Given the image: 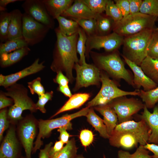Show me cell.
<instances>
[{
  "instance_id": "1",
  "label": "cell",
  "mask_w": 158,
  "mask_h": 158,
  "mask_svg": "<svg viewBox=\"0 0 158 158\" xmlns=\"http://www.w3.org/2000/svg\"><path fill=\"white\" fill-rule=\"evenodd\" d=\"M55 31L57 40L50 68L56 73L59 71L64 72L66 77L71 82L73 78V68L75 64L79 62L76 48L78 32L67 36L61 33L58 28Z\"/></svg>"
},
{
  "instance_id": "2",
  "label": "cell",
  "mask_w": 158,
  "mask_h": 158,
  "mask_svg": "<svg viewBox=\"0 0 158 158\" xmlns=\"http://www.w3.org/2000/svg\"><path fill=\"white\" fill-rule=\"evenodd\" d=\"M154 28L125 37L123 44V56L140 66L147 56L148 46Z\"/></svg>"
},
{
  "instance_id": "3",
  "label": "cell",
  "mask_w": 158,
  "mask_h": 158,
  "mask_svg": "<svg viewBox=\"0 0 158 158\" xmlns=\"http://www.w3.org/2000/svg\"><path fill=\"white\" fill-rule=\"evenodd\" d=\"M6 89L4 94L11 97L14 102L8 111V118L13 121H20L23 119V111L28 110L34 112L37 110L35 104L28 96V90L23 85L16 83Z\"/></svg>"
},
{
  "instance_id": "4",
  "label": "cell",
  "mask_w": 158,
  "mask_h": 158,
  "mask_svg": "<svg viewBox=\"0 0 158 158\" xmlns=\"http://www.w3.org/2000/svg\"><path fill=\"white\" fill-rule=\"evenodd\" d=\"M157 18L140 12L129 14L114 23L113 30L123 37L133 35L146 29L154 28Z\"/></svg>"
},
{
  "instance_id": "5",
  "label": "cell",
  "mask_w": 158,
  "mask_h": 158,
  "mask_svg": "<svg viewBox=\"0 0 158 158\" xmlns=\"http://www.w3.org/2000/svg\"><path fill=\"white\" fill-rule=\"evenodd\" d=\"M90 107H87L75 113L66 114L60 117L55 119L44 120L40 119L38 122L39 132L34 144L32 152L34 153L40 149L43 144L42 139L48 137L51 131L56 128L63 127H67L70 130L72 129L70 121L73 119L80 116H85L87 114Z\"/></svg>"
},
{
  "instance_id": "6",
  "label": "cell",
  "mask_w": 158,
  "mask_h": 158,
  "mask_svg": "<svg viewBox=\"0 0 158 158\" xmlns=\"http://www.w3.org/2000/svg\"><path fill=\"white\" fill-rule=\"evenodd\" d=\"M102 86L97 95L87 104V107H92L108 104L115 99L128 95H139V90L126 91L119 88L114 82L104 74H100Z\"/></svg>"
},
{
  "instance_id": "7",
  "label": "cell",
  "mask_w": 158,
  "mask_h": 158,
  "mask_svg": "<svg viewBox=\"0 0 158 158\" xmlns=\"http://www.w3.org/2000/svg\"><path fill=\"white\" fill-rule=\"evenodd\" d=\"M94 60L98 65L114 78L124 80L134 86L133 79L125 68L123 61L116 53L107 55L94 54Z\"/></svg>"
},
{
  "instance_id": "8",
  "label": "cell",
  "mask_w": 158,
  "mask_h": 158,
  "mask_svg": "<svg viewBox=\"0 0 158 158\" xmlns=\"http://www.w3.org/2000/svg\"><path fill=\"white\" fill-rule=\"evenodd\" d=\"M124 96L115 99L108 104L116 113L118 124L131 120L132 116L145 106L140 100Z\"/></svg>"
},
{
  "instance_id": "9",
  "label": "cell",
  "mask_w": 158,
  "mask_h": 158,
  "mask_svg": "<svg viewBox=\"0 0 158 158\" xmlns=\"http://www.w3.org/2000/svg\"><path fill=\"white\" fill-rule=\"evenodd\" d=\"M124 37L113 32L109 34L87 36L85 56H88L92 49L103 48L107 51H114L123 44Z\"/></svg>"
},
{
  "instance_id": "10",
  "label": "cell",
  "mask_w": 158,
  "mask_h": 158,
  "mask_svg": "<svg viewBox=\"0 0 158 158\" xmlns=\"http://www.w3.org/2000/svg\"><path fill=\"white\" fill-rule=\"evenodd\" d=\"M49 29L26 13L23 14V37L28 45L32 46L42 41Z\"/></svg>"
},
{
  "instance_id": "11",
  "label": "cell",
  "mask_w": 158,
  "mask_h": 158,
  "mask_svg": "<svg viewBox=\"0 0 158 158\" xmlns=\"http://www.w3.org/2000/svg\"><path fill=\"white\" fill-rule=\"evenodd\" d=\"M74 67L76 73L75 89L97 85L101 81L100 71L95 65L87 63L81 65L78 63Z\"/></svg>"
},
{
  "instance_id": "12",
  "label": "cell",
  "mask_w": 158,
  "mask_h": 158,
  "mask_svg": "<svg viewBox=\"0 0 158 158\" xmlns=\"http://www.w3.org/2000/svg\"><path fill=\"white\" fill-rule=\"evenodd\" d=\"M37 131L36 122L31 117L24 119L19 126L18 135L24 149L27 158H31L33 141Z\"/></svg>"
},
{
  "instance_id": "13",
  "label": "cell",
  "mask_w": 158,
  "mask_h": 158,
  "mask_svg": "<svg viewBox=\"0 0 158 158\" xmlns=\"http://www.w3.org/2000/svg\"><path fill=\"white\" fill-rule=\"evenodd\" d=\"M22 6L25 13L35 20L50 29L54 28V21L48 14L42 0H26L23 3Z\"/></svg>"
},
{
  "instance_id": "14",
  "label": "cell",
  "mask_w": 158,
  "mask_h": 158,
  "mask_svg": "<svg viewBox=\"0 0 158 158\" xmlns=\"http://www.w3.org/2000/svg\"><path fill=\"white\" fill-rule=\"evenodd\" d=\"M114 130L128 132L135 136L140 141V145L144 146L148 143L150 130L145 122L141 119L138 122L130 120L118 124Z\"/></svg>"
},
{
  "instance_id": "15",
  "label": "cell",
  "mask_w": 158,
  "mask_h": 158,
  "mask_svg": "<svg viewBox=\"0 0 158 158\" xmlns=\"http://www.w3.org/2000/svg\"><path fill=\"white\" fill-rule=\"evenodd\" d=\"M39 58L36 59L31 65L14 73L7 75L1 74L0 85L6 88L19 80L42 71L45 67L44 62L39 63Z\"/></svg>"
},
{
  "instance_id": "16",
  "label": "cell",
  "mask_w": 158,
  "mask_h": 158,
  "mask_svg": "<svg viewBox=\"0 0 158 158\" xmlns=\"http://www.w3.org/2000/svg\"><path fill=\"white\" fill-rule=\"evenodd\" d=\"M18 152V142L15 129L11 127L8 129L1 145L0 158H17Z\"/></svg>"
},
{
  "instance_id": "17",
  "label": "cell",
  "mask_w": 158,
  "mask_h": 158,
  "mask_svg": "<svg viewBox=\"0 0 158 158\" xmlns=\"http://www.w3.org/2000/svg\"><path fill=\"white\" fill-rule=\"evenodd\" d=\"M110 144L114 147L130 149L140 145V140L128 132L114 130L109 138Z\"/></svg>"
},
{
  "instance_id": "18",
  "label": "cell",
  "mask_w": 158,
  "mask_h": 158,
  "mask_svg": "<svg viewBox=\"0 0 158 158\" xmlns=\"http://www.w3.org/2000/svg\"><path fill=\"white\" fill-rule=\"evenodd\" d=\"M128 66L133 71L134 77L133 83L138 88L142 87L144 90L147 91L156 88L158 85L149 78L145 73L141 67L123 55Z\"/></svg>"
},
{
  "instance_id": "19",
  "label": "cell",
  "mask_w": 158,
  "mask_h": 158,
  "mask_svg": "<svg viewBox=\"0 0 158 158\" xmlns=\"http://www.w3.org/2000/svg\"><path fill=\"white\" fill-rule=\"evenodd\" d=\"M97 15L92 12L82 0H75L61 16L70 18L96 19Z\"/></svg>"
},
{
  "instance_id": "20",
  "label": "cell",
  "mask_w": 158,
  "mask_h": 158,
  "mask_svg": "<svg viewBox=\"0 0 158 158\" xmlns=\"http://www.w3.org/2000/svg\"><path fill=\"white\" fill-rule=\"evenodd\" d=\"M140 117L145 122L151 130L148 143L158 145V105L154 107L151 113L145 105Z\"/></svg>"
},
{
  "instance_id": "21",
  "label": "cell",
  "mask_w": 158,
  "mask_h": 158,
  "mask_svg": "<svg viewBox=\"0 0 158 158\" xmlns=\"http://www.w3.org/2000/svg\"><path fill=\"white\" fill-rule=\"evenodd\" d=\"M94 107L96 111L103 116L104 123L110 136L118 124L116 113L109 104L97 106Z\"/></svg>"
},
{
  "instance_id": "22",
  "label": "cell",
  "mask_w": 158,
  "mask_h": 158,
  "mask_svg": "<svg viewBox=\"0 0 158 158\" xmlns=\"http://www.w3.org/2000/svg\"><path fill=\"white\" fill-rule=\"evenodd\" d=\"M42 1L49 15L52 18L56 19L61 16L74 1L72 0H43Z\"/></svg>"
},
{
  "instance_id": "23",
  "label": "cell",
  "mask_w": 158,
  "mask_h": 158,
  "mask_svg": "<svg viewBox=\"0 0 158 158\" xmlns=\"http://www.w3.org/2000/svg\"><path fill=\"white\" fill-rule=\"evenodd\" d=\"M11 16L8 33V40L23 37L22 17L23 14L18 9L11 12Z\"/></svg>"
},
{
  "instance_id": "24",
  "label": "cell",
  "mask_w": 158,
  "mask_h": 158,
  "mask_svg": "<svg viewBox=\"0 0 158 158\" xmlns=\"http://www.w3.org/2000/svg\"><path fill=\"white\" fill-rule=\"evenodd\" d=\"M90 97V94L87 93H79L72 95L51 118L64 112L79 108L89 99Z\"/></svg>"
},
{
  "instance_id": "25",
  "label": "cell",
  "mask_w": 158,
  "mask_h": 158,
  "mask_svg": "<svg viewBox=\"0 0 158 158\" xmlns=\"http://www.w3.org/2000/svg\"><path fill=\"white\" fill-rule=\"evenodd\" d=\"M30 49L28 47L20 49L13 52L0 54V65L2 67L10 66L17 62L27 55Z\"/></svg>"
},
{
  "instance_id": "26",
  "label": "cell",
  "mask_w": 158,
  "mask_h": 158,
  "mask_svg": "<svg viewBox=\"0 0 158 158\" xmlns=\"http://www.w3.org/2000/svg\"><path fill=\"white\" fill-rule=\"evenodd\" d=\"M140 66L145 74L158 85V59H154L147 56Z\"/></svg>"
},
{
  "instance_id": "27",
  "label": "cell",
  "mask_w": 158,
  "mask_h": 158,
  "mask_svg": "<svg viewBox=\"0 0 158 158\" xmlns=\"http://www.w3.org/2000/svg\"><path fill=\"white\" fill-rule=\"evenodd\" d=\"M86 116L88 122L99 133L101 136L105 139L109 138L110 136L103 120L95 113L92 107L90 108Z\"/></svg>"
},
{
  "instance_id": "28",
  "label": "cell",
  "mask_w": 158,
  "mask_h": 158,
  "mask_svg": "<svg viewBox=\"0 0 158 158\" xmlns=\"http://www.w3.org/2000/svg\"><path fill=\"white\" fill-rule=\"evenodd\" d=\"M56 19L59 24L58 28L64 35L70 36L78 32L80 27L75 20L62 16H59Z\"/></svg>"
},
{
  "instance_id": "29",
  "label": "cell",
  "mask_w": 158,
  "mask_h": 158,
  "mask_svg": "<svg viewBox=\"0 0 158 158\" xmlns=\"http://www.w3.org/2000/svg\"><path fill=\"white\" fill-rule=\"evenodd\" d=\"M97 23L96 35H106L112 29L114 22L110 17L102 13L98 14L96 18Z\"/></svg>"
},
{
  "instance_id": "30",
  "label": "cell",
  "mask_w": 158,
  "mask_h": 158,
  "mask_svg": "<svg viewBox=\"0 0 158 158\" xmlns=\"http://www.w3.org/2000/svg\"><path fill=\"white\" fill-rule=\"evenodd\" d=\"M28 44L23 37L8 40L0 45V55L28 47Z\"/></svg>"
},
{
  "instance_id": "31",
  "label": "cell",
  "mask_w": 158,
  "mask_h": 158,
  "mask_svg": "<svg viewBox=\"0 0 158 158\" xmlns=\"http://www.w3.org/2000/svg\"><path fill=\"white\" fill-rule=\"evenodd\" d=\"M77 148L74 138L69 140L60 151L50 158H75L76 156Z\"/></svg>"
},
{
  "instance_id": "32",
  "label": "cell",
  "mask_w": 158,
  "mask_h": 158,
  "mask_svg": "<svg viewBox=\"0 0 158 158\" xmlns=\"http://www.w3.org/2000/svg\"><path fill=\"white\" fill-rule=\"evenodd\" d=\"M139 96L147 108H152L158 102V86L156 88L147 91L140 90Z\"/></svg>"
},
{
  "instance_id": "33",
  "label": "cell",
  "mask_w": 158,
  "mask_h": 158,
  "mask_svg": "<svg viewBox=\"0 0 158 158\" xmlns=\"http://www.w3.org/2000/svg\"><path fill=\"white\" fill-rule=\"evenodd\" d=\"M78 32V37L76 45L77 51L80 56L79 63L82 65L86 63L85 59V53L87 35L84 31L80 27Z\"/></svg>"
},
{
  "instance_id": "34",
  "label": "cell",
  "mask_w": 158,
  "mask_h": 158,
  "mask_svg": "<svg viewBox=\"0 0 158 158\" xmlns=\"http://www.w3.org/2000/svg\"><path fill=\"white\" fill-rule=\"evenodd\" d=\"M75 20L85 32L87 36L96 35L97 23L96 19L70 18Z\"/></svg>"
},
{
  "instance_id": "35",
  "label": "cell",
  "mask_w": 158,
  "mask_h": 158,
  "mask_svg": "<svg viewBox=\"0 0 158 158\" xmlns=\"http://www.w3.org/2000/svg\"><path fill=\"white\" fill-rule=\"evenodd\" d=\"M118 158H152L149 154V151L144 146L140 145L136 151L133 154L123 150H120L118 153Z\"/></svg>"
},
{
  "instance_id": "36",
  "label": "cell",
  "mask_w": 158,
  "mask_h": 158,
  "mask_svg": "<svg viewBox=\"0 0 158 158\" xmlns=\"http://www.w3.org/2000/svg\"><path fill=\"white\" fill-rule=\"evenodd\" d=\"M11 12H1L0 16V37L1 41L8 40V30L11 20Z\"/></svg>"
},
{
  "instance_id": "37",
  "label": "cell",
  "mask_w": 158,
  "mask_h": 158,
  "mask_svg": "<svg viewBox=\"0 0 158 158\" xmlns=\"http://www.w3.org/2000/svg\"><path fill=\"white\" fill-rule=\"evenodd\" d=\"M140 12L145 14L158 18V0L143 1Z\"/></svg>"
},
{
  "instance_id": "38",
  "label": "cell",
  "mask_w": 158,
  "mask_h": 158,
  "mask_svg": "<svg viewBox=\"0 0 158 158\" xmlns=\"http://www.w3.org/2000/svg\"><path fill=\"white\" fill-rule=\"evenodd\" d=\"M105 11V14L111 18L114 23L119 22L123 18L120 10L112 0H107Z\"/></svg>"
},
{
  "instance_id": "39",
  "label": "cell",
  "mask_w": 158,
  "mask_h": 158,
  "mask_svg": "<svg viewBox=\"0 0 158 158\" xmlns=\"http://www.w3.org/2000/svg\"><path fill=\"white\" fill-rule=\"evenodd\" d=\"M154 59H158V28L153 30L147 51V56Z\"/></svg>"
},
{
  "instance_id": "40",
  "label": "cell",
  "mask_w": 158,
  "mask_h": 158,
  "mask_svg": "<svg viewBox=\"0 0 158 158\" xmlns=\"http://www.w3.org/2000/svg\"><path fill=\"white\" fill-rule=\"evenodd\" d=\"M108 0H82L93 13L98 14L105 11Z\"/></svg>"
},
{
  "instance_id": "41",
  "label": "cell",
  "mask_w": 158,
  "mask_h": 158,
  "mask_svg": "<svg viewBox=\"0 0 158 158\" xmlns=\"http://www.w3.org/2000/svg\"><path fill=\"white\" fill-rule=\"evenodd\" d=\"M28 87L31 93L32 94H37L38 96L45 93L44 87L41 83V78L38 77L32 81L28 83Z\"/></svg>"
},
{
  "instance_id": "42",
  "label": "cell",
  "mask_w": 158,
  "mask_h": 158,
  "mask_svg": "<svg viewBox=\"0 0 158 158\" xmlns=\"http://www.w3.org/2000/svg\"><path fill=\"white\" fill-rule=\"evenodd\" d=\"M53 95V91H51L38 96V101L35 104L36 109L39 110L43 113H45L46 111L44 106L49 100L51 99Z\"/></svg>"
},
{
  "instance_id": "43",
  "label": "cell",
  "mask_w": 158,
  "mask_h": 158,
  "mask_svg": "<svg viewBox=\"0 0 158 158\" xmlns=\"http://www.w3.org/2000/svg\"><path fill=\"white\" fill-rule=\"evenodd\" d=\"M8 111L6 108L1 109L0 112V140H2L4 132L9 127V122L7 119Z\"/></svg>"
},
{
  "instance_id": "44",
  "label": "cell",
  "mask_w": 158,
  "mask_h": 158,
  "mask_svg": "<svg viewBox=\"0 0 158 158\" xmlns=\"http://www.w3.org/2000/svg\"><path fill=\"white\" fill-rule=\"evenodd\" d=\"M80 138L83 145L86 147L89 146L93 142L94 135L91 130L84 129L82 130L80 133Z\"/></svg>"
},
{
  "instance_id": "45",
  "label": "cell",
  "mask_w": 158,
  "mask_h": 158,
  "mask_svg": "<svg viewBox=\"0 0 158 158\" xmlns=\"http://www.w3.org/2000/svg\"><path fill=\"white\" fill-rule=\"evenodd\" d=\"M114 1L121 11L123 17L129 14L130 6L128 0H115Z\"/></svg>"
},
{
  "instance_id": "46",
  "label": "cell",
  "mask_w": 158,
  "mask_h": 158,
  "mask_svg": "<svg viewBox=\"0 0 158 158\" xmlns=\"http://www.w3.org/2000/svg\"><path fill=\"white\" fill-rule=\"evenodd\" d=\"M129 3L130 14H134L140 12L142 1V0H128Z\"/></svg>"
},
{
  "instance_id": "47",
  "label": "cell",
  "mask_w": 158,
  "mask_h": 158,
  "mask_svg": "<svg viewBox=\"0 0 158 158\" xmlns=\"http://www.w3.org/2000/svg\"><path fill=\"white\" fill-rule=\"evenodd\" d=\"M57 75L54 79V82L58 84L59 86H66L68 85L69 80L68 78L62 73L61 71L57 73Z\"/></svg>"
},
{
  "instance_id": "48",
  "label": "cell",
  "mask_w": 158,
  "mask_h": 158,
  "mask_svg": "<svg viewBox=\"0 0 158 158\" xmlns=\"http://www.w3.org/2000/svg\"><path fill=\"white\" fill-rule=\"evenodd\" d=\"M13 100L11 98H8L5 95L4 92H2L0 94V109H2L6 107L11 106L13 104Z\"/></svg>"
},
{
  "instance_id": "49",
  "label": "cell",
  "mask_w": 158,
  "mask_h": 158,
  "mask_svg": "<svg viewBox=\"0 0 158 158\" xmlns=\"http://www.w3.org/2000/svg\"><path fill=\"white\" fill-rule=\"evenodd\" d=\"M69 130L68 128L66 126L60 127L58 129L60 133L59 139L64 143L66 144L69 141L70 135L66 131Z\"/></svg>"
},
{
  "instance_id": "50",
  "label": "cell",
  "mask_w": 158,
  "mask_h": 158,
  "mask_svg": "<svg viewBox=\"0 0 158 158\" xmlns=\"http://www.w3.org/2000/svg\"><path fill=\"white\" fill-rule=\"evenodd\" d=\"M52 145V143L50 142L46 145L43 149L40 150L39 158H50L49 153Z\"/></svg>"
},
{
  "instance_id": "51",
  "label": "cell",
  "mask_w": 158,
  "mask_h": 158,
  "mask_svg": "<svg viewBox=\"0 0 158 158\" xmlns=\"http://www.w3.org/2000/svg\"><path fill=\"white\" fill-rule=\"evenodd\" d=\"M64 143L61 140L56 141L54 146L51 147L49 151L50 158L54 154L61 151L63 147Z\"/></svg>"
},
{
  "instance_id": "52",
  "label": "cell",
  "mask_w": 158,
  "mask_h": 158,
  "mask_svg": "<svg viewBox=\"0 0 158 158\" xmlns=\"http://www.w3.org/2000/svg\"><path fill=\"white\" fill-rule=\"evenodd\" d=\"M144 146L145 148L153 153L152 158H158V145L147 143Z\"/></svg>"
},
{
  "instance_id": "53",
  "label": "cell",
  "mask_w": 158,
  "mask_h": 158,
  "mask_svg": "<svg viewBox=\"0 0 158 158\" xmlns=\"http://www.w3.org/2000/svg\"><path fill=\"white\" fill-rule=\"evenodd\" d=\"M58 90L65 95L69 98L72 95L68 85L66 86H59Z\"/></svg>"
},
{
  "instance_id": "54",
  "label": "cell",
  "mask_w": 158,
  "mask_h": 158,
  "mask_svg": "<svg viewBox=\"0 0 158 158\" xmlns=\"http://www.w3.org/2000/svg\"><path fill=\"white\" fill-rule=\"evenodd\" d=\"M20 0H0V10L3 12L6 10V7L8 4L13 3Z\"/></svg>"
},
{
  "instance_id": "55",
  "label": "cell",
  "mask_w": 158,
  "mask_h": 158,
  "mask_svg": "<svg viewBox=\"0 0 158 158\" xmlns=\"http://www.w3.org/2000/svg\"><path fill=\"white\" fill-rule=\"evenodd\" d=\"M75 158H85L81 155H77Z\"/></svg>"
},
{
  "instance_id": "56",
  "label": "cell",
  "mask_w": 158,
  "mask_h": 158,
  "mask_svg": "<svg viewBox=\"0 0 158 158\" xmlns=\"http://www.w3.org/2000/svg\"><path fill=\"white\" fill-rule=\"evenodd\" d=\"M103 157H104V158H106L105 156V155H103Z\"/></svg>"
},
{
  "instance_id": "57",
  "label": "cell",
  "mask_w": 158,
  "mask_h": 158,
  "mask_svg": "<svg viewBox=\"0 0 158 158\" xmlns=\"http://www.w3.org/2000/svg\"><path fill=\"white\" fill-rule=\"evenodd\" d=\"M20 158H23V157H21Z\"/></svg>"
},
{
  "instance_id": "58",
  "label": "cell",
  "mask_w": 158,
  "mask_h": 158,
  "mask_svg": "<svg viewBox=\"0 0 158 158\" xmlns=\"http://www.w3.org/2000/svg\"><path fill=\"white\" fill-rule=\"evenodd\" d=\"M157 28H158V27Z\"/></svg>"
}]
</instances>
